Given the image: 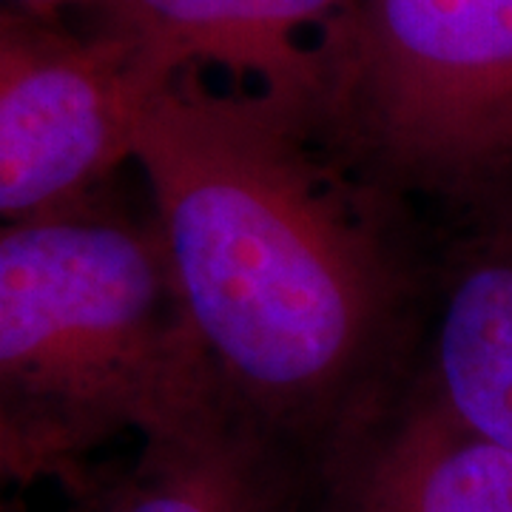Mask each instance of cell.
<instances>
[{
    "label": "cell",
    "mask_w": 512,
    "mask_h": 512,
    "mask_svg": "<svg viewBox=\"0 0 512 512\" xmlns=\"http://www.w3.org/2000/svg\"><path fill=\"white\" fill-rule=\"evenodd\" d=\"M89 512H274L259 427L234 402L143 441Z\"/></svg>",
    "instance_id": "ba28073f"
},
{
    "label": "cell",
    "mask_w": 512,
    "mask_h": 512,
    "mask_svg": "<svg viewBox=\"0 0 512 512\" xmlns=\"http://www.w3.org/2000/svg\"><path fill=\"white\" fill-rule=\"evenodd\" d=\"M0 402L69 476L117 433L154 439L231 402L154 220L89 197L0 222Z\"/></svg>",
    "instance_id": "7a4b0ae2"
},
{
    "label": "cell",
    "mask_w": 512,
    "mask_h": 512,
    "mask_svg": "<svg viewBox=\"0 0 512 512\" xmlns=\"http://www.w3.org/2000/svg\"><path fill=\"white\" fill-rule=\"evenodd\" d=\"M305 111L171 74L131 160L185 311L231 402L299 430L342 416L376 370L402 299L365 202L322 160Z\"/></svg>",
    "instance_id": "6da1fadb"
},
{
    "label": "cell",
    "mask_w": 512,
    "mask_h": 512,
    "mask_svg": "<svg viewBox=\"0 0 512 512\" xmlns=\"http://www.w3.org/2000/svg\"><path fill=\"white\" fill-rule=\"evenodd\" d=\"M168 77L128 37L0 6V222L89 200Z\"/></svg>",
    "instance_id": "277c9868"
},
{
    "label": "cell",
    "mask_w": 512,
    "mask_h": 512,
    "mask_svg": "<svg viewBox=\"0 0 512 512\" xmlns=\"http://www.w3.org/2000/svg\"><path fill=\"white\" fill-rule=\"evenodd\" d=\"M69 476L55 458H49L9 416L0 402V512H9L12 498L29 490L40 478Z\"/></svg>",
    "instance_id": "9c48e42d"
},
{
    "label": "cell",
    "mask_w": 512,
    "mask_h": 512,
    "mask_svg": "<svg viewBox=\"0 0 512 512\" xmlns=\"http://www.w3.org/2000/svg\"><path fill=\"white\" fill-rule=\"evenodd\" d=\"M353 0H100L103 29L163 72L222 69L311 114L322 32Z\"/></svg>",
    "instance_id": "5b68a950"
},
{
    "label": "cell",
    "mask_w": 512,
    "mask_h": 512,
    "mask_svg": "<svg viewBox=\"0 0 512 512\" xmlns=\"http://www.w3.org/2000/svg\"><path fill=\"white\" fill-rule=\"evenodd\" d=\"M333 512H512V453L424 387L353 458Z\"/></svg>",
    "instance_id": "52a82bcc"
},
{
    "label": "cell",
    "mask_w": 512,
    "mask_h": 512,
    "mask_svg": "<svg viewBox=\"0 0 512 512\" xmlns=\"http://www.w3.org/2000/svg\"><path fill=\"white\" fill-rule=\"evenodd\" d=\"M313 60V126L384 180L476 200L512 177V0H353Z\"/></svg>",
    "instance_id": "3957f363"
},
{
    "label": "cell",
    "mask_w": 512,
    "mask_h": 512,
    "mask_svg": "<svg viewBox=\"0 0 512 512\" xmlns=\"http://www.w3.org/2000/svg\"><path fill=\"white\" fill-rule=\"evenodd\" d=\"M100 0H0V6H18V9H32V12H46L55 15L63 6H97Z\"/></svg>",
    "instance_id": "30bf717a"
},
{
    "label": "cell",
    "mask_w": 512,
    "mask_h": 512,
    "mask_svg": "<svg viewBox=\"0 0 512 512\" xmlns=\"http://www.w3.org/2000/svg\"><path fill=\"white\" fill-rule=\"evenodd\" d=\"M441 288L430 390L512 453V177L484 191Z\"/></svg>",
    "instance_id": "8992f818"
}]
</instances>
